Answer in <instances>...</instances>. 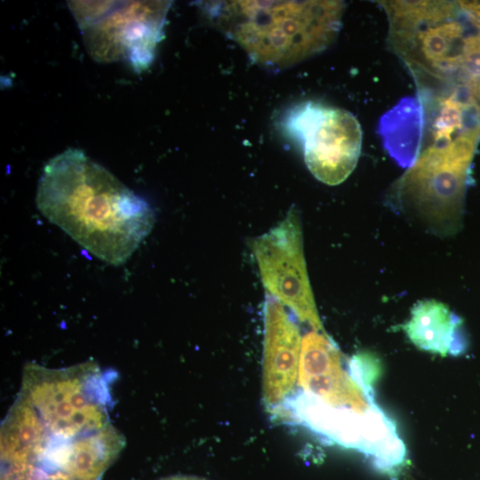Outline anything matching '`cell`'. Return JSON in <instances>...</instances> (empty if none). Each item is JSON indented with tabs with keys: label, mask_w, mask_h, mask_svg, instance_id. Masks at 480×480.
<instances>
[{
	"label": "cell",
	"mask_w": 480,
	"mask_h": 480,
	"mask_svg": "<svg viewBox=\"0 0 480 480\" xmlns=\"http://www.w3.org/2000/svg\"><path fill=\"white\" fill-rule=\"evenodd\" d=\"M95 363L26 365L1 425V480H99L124 446Z\"/></svg>",
	"instance_id": "6da1fadb"
},
{
	"label": "cell",
	"mask_w": 480,
	"mask_h": 480,
	"mask_svg": "<svg viewBox=\"0 0 480 480\" xmlns=\"http://www.w3.org/2000/svg\"><path fill=\"white\" fill-rule=\"evenodd\" d=\"M36 203L40 212L99 260L118 266L154 227L148 202L77 148L44 165Z\"/></svg>",
	"instance_id": "7a4b0ae2"
},
{
	"label": "cell",
	"mask_w": 480,
	"mask_h": 480,
	"mask_svg": "<svg viewBox=\"0 0 480 480\" xmlns=\"http://www.w3.org/2000/svg\"><path fill=\"white\" fill-rule=\"evenodd\" d=\"M219 25L260 63L285 66L325 49L336 37L340 1H233L218 4Z\"/></svg>",
	"instance_id": "3957f363"
},
{
	"label": "cell",
	"mask_w": 480,
	"mask_h": 480,
	"mask_svg": "<svg viewBox=\"0 0 480 480\" xmlns=\"http://www.w3.org/2000/svg\"><path fill=\"white\" fill-rule=\"evenodd\" d=\"M480 140V125L451 142L424 147L390 187L388 206L427 232L446 237L462 226L470 165Z\"/></svg>",
	"instance_id": "277c9868"
},
{
	"label": "cell",
	"mask_w": 480,
	"mask_h": 480,
	"mask_svg": "<svg viewBox=\"0 0 480 480\" xmlns=\"http://www.w3.org/2000/svg\"><path fill=\"white\" fill-rule=\"evenodd\" d=\"M68 5L95 60H124L140 72L154 60L171 2L69 1Z\"/></svg>",
	"instance_id": "5b68a950"
},
{
	"label": "cell",
	"mask_w": 480,
	"mask_h": 480,
	"mask_svg": "<svg viewBox=\"0 0 480 480\" xmlns=\"http://www.w3.org/2000/svg\"><path fill=\"white\" fill-rule=\"evenodd\" d=\"M283 126L301 146L307 167L321 182L340 184L356 166L362 129L349 111L309 100L292 108Z\"/></svg>",
	"instance_id": "8992f818"
},
{
	"label": "cell",
	"mask_w": 480,
	"mask_h": 480,
	"mask_svg": "<svg viewBox=\"0 0 480 480\" xmlns=\"http://www.w3.org/2000/svg\"><path fill=\"white\" fill-rule=\"evenodd\" d=\"M252 250L268 295L279 300L313 331L324 332L309 283L298 211L255 238Z\"/></svg>",
	"instance_id": "52a82bcc"
},
{
	"label": "cell",
	"mask_w": 480,
	"mask_h": 480,
	"mask_svg": "<svg viewBox=\"0 0 480 480\" xmlns=\"http://www.w3.org/2000/svg\"><path fill=\"white\" fill-rule=\"evenodd\" d=\"M295 406L299 418L313 431L372 457L380 468H393L404 460L406 449L396 424L377 404L358 412L328 405L303 392Z\"/></svg>",
	"instance_id": "ba28073f"
},
{
	"label": "cell",
	"mask_w": 480,
	"mask_h": 480,
	"mask_svg": "<svg viewBox=\"0 0 480 480\" xmlns=\"http://www.w3.org/2000/svg\"><path fill=\"white\" fill-rule=\"evenodd\" d=\"M298 382L304 393L333 407L365 412L376 404L354 380L325 332L312 331L302 338Z\"/></svg>",
	"instance_id": "9c48e42d"
},
{
	"label": "cell",
	"mask_w": 480,
	"mask_h": 480,
	"mask_svg": "<svg viewBox=\"0 0 480 480\" xmlns=\"http://www.w3.org/2000/svg\"><path fill=\"white\" fill-rule=\"evenodd\" d=\"M299 327L276 298L267 295L264 304L262 394L275 408L293 390L298 380L301 350Z\"/></svg>",
	"instance_id": "30bf717a"
},
{
	"label": "cell",
	"mask_w": 480,
	"mask_h": 480,
	"mask_svg": "<svg viewBox=\"0 0 480 480\" xmlns=\"http://www.w3.org/2000/svg\"><path fill=\"white\" fill-rule=\"evenodd\" d=\"M403 328L414 346L430 353L459 356L468 348L461 318L436 300L415 303Z\"/></svg>",
	"instance_id": "8fae6325"
},
{
	"label": "cell",
	"mask_w": 480,
	"mask_h": 480,
	"mask_svg": "<svg viewBox=\"0 0 480 480\" xmlns=\"http://www.w3.org/2000/svg\"><path fill=\"white\" fill-rule=\"evenodd\" d=\"M422 130L420 103L417 98H407L382 117L380 132L389 155L408 168L420 151Z\"/></svg>",
	"instance_id": "7c38bea8"
},
{
	"label": "cell",
	"mask_w": 480,
	"mask_h": 480,
	"mask_svg": "<svg viewBox=\"0 0 480 480\" xmlns=\"http://www.w3.org/2000/svg\"><path fill=\"white\" fill-rule=\"evenodd\" d=\"M348 366L352 378L366 396L374 398L373 385L380 374L378 357L370 352H360L351 357Z\"/></svg>",
	"instance_id": "4fadbf2b"
},
{
	"label": "cell",
	"mask_w": 480,
	"mask_h": 480,
	"mask_svg": "<svg viewBox=\"0 0 480 480\" xmlns=\"http://www.w3.org/2000/svg\"><path fill=\"white\" fill-rule=\"evenodd\" d=\"M159 480H207L202 477L194 476L178 475L161 478Z\"/></svg>",
	"instance_id": "5bb4252c"
}]
</instances>
